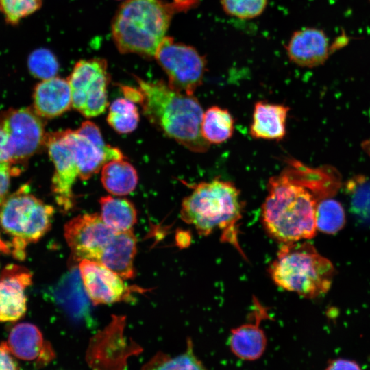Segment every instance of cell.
Listing matches in <instances>:
<instances>
[{"label":"cell","instance_id":"cell-12","mask_svg":"<svg viewBox=\"0 0 370 370\" xmlns=\"http://www.w3.org/2000/svg\"><path fill=\"white\" fill-rule=\"evenodd\" d=\"M347 43L345 36L332 43L321 29L306 27L295 31L285 47L289 60L304 68H314L325 63L337 49Z\"/></svg>","mask_w":370,"mask_h":370},{"label":"cell","instance_id":"cell-31","mask_svg":"<svg viewBox=\"0 0 370 370\" xmlns=\"http://www.w3.org/2000/svg\"><path fill=\"white\" fill-rule=\"evenodd\" d=\"M347 189L350 195L352 208L356 212L366 213L370 210L369 178L358 175L349 181Z\"/></svg>","mask_w":370,"mask_h":370},{"label":"cell","instance_id":"cell-20","mask_svg":"<svg viewBox=\"0 0 370 370\" xmlns=\"http://www.w3.org/2000/svg\"><path fill=\"white\" fill-rule=\"evenodd\" d=\"M289 108L278 103L258 101L254 105L249 132L254 138L280 140L286 135Z\"/></svg>","mask_w":370,"mask_h":370},{"label":"cell","instance_id":"cell-28","mask_svg":"<svg viewBox=\"0 0 370 370\" xmlns=\"http://www.w3.org/2000/svg\"><path fill=\"white\" fill-rule=\"evenodd\" d=\"M27 66L33 76L42 80L56 77L59 70L56 57L45 48L37 49L32 52L27 60Z\"/></svg>","mask_w":370,"mask_h":370},{"label":"cell","instance_id":"cell-26","mask_svg":"<svg viewBox=\"0 0 370 370\" xmlns=\"http://www.w3.org/2000/svg\"><path fill=\"white\" fill-rule=\"evenodd\" d=\"M345 223V210L339 201L328 197L317 202L316 225L319 231L334 234L340 231Z\"/></svg>","mask_w":370,"mask_h":370},{"label":"cell","instance_id":"cell-33","mask_svg":"<svg viewBox=\"0 0 370 370\" xmlns=\"http://www.w3.org/2000/svg\"><path fill=\"white\" fill-rule=\"evenodd\" d=\"M6 342L0 343V370L18 369L17 362L12 357Z\"/></svg>","mask_w":370,"mask_h":370},{"label":"cell","instance_id":"cell-4","mask_svg":"<svg viewBox=\"0 0 370 370\" xmlns=\"http://www.w3.org/2000/svg\"><path fill=\"white\" fill-rule=\"evenodd\" d=\"M176 8L175 3L160 0H127L112 23V38L119 51L154 56Z\"/></svg>","mask_w":370,"mask_h":370},{"label":"cell","instance_id":"cell-11","mask_svg":"<svg viewBox=\"0 0 370 370\" xmlns=\"http://www.w3.org/2000/svg\"><path fill=\"white\" fill-rule=\"evenodd\" d=\"M117 231L109 227L97 213L78 215L68 221L64 236L75 260L97 261Z\"/></svg>","mask_w":370,"mask_h":370},{"label":"cell","instance_id":"cell-38","mask_svg":"<svg viewBox=\"0 0 370 370\" xmlns=\"http://www.w3.org/2000/svg\"><path fill=\"white\" fill-rule=\"evenodd\" d=\"M369 1H370V0H369Z\"/></svg>","mask_w":370,"mask_h":370},{"label":"cell","instance_id":"cell-1","mask_svg":"<svg viewBox=\"0 0 370 370\" xmlns=\"http://www.w3.org/2000/svg\"><path fill=\"white\" fill-rule=\"evenodd\" d=\"M267 189L261 211L267 232L282 243L312 238L317 230L315 195L285 169L269 179Z\"/></svg>","mask_w":370,"mask_h":370},{"label":"cell","instance_id":"cell-5","mask_svg":"<svg viewBox=\"0 0 370 370\" xmlns=\"http://www.w3.org/2000/svg\"><path fill=\"white\" fill-rule=\"evenodd\" d=\"M279 287L308 299L325 294L331 287L335 269L310 243H282L269 267Z\"/></svg>","mask_w":370,"mask_h":370},{"label":"cell","instance_id":"cell-23","mask_svg":"<svg viewBox=\"0 0 370 370\" xmlns=\"http://www.w3.org/2000/svg\"><path fill=\"white\" fill-rule=\"evenodd\" d=\"M234 120L227 109L214 106L203 114L201 132L210 144H221L230 139L234 132Z\"/></svg>","mask_w":370,"mask_h":370},{"label":"cell","instance_id":"cell-8","mask_svg":"<svg viewBox=\"0 0 370 370\" xmlns=\"http://www.w3.org/2000/svg\"><path fill=\"white\" fill-rule=\"evenodd\" d=\"M68 81L72 108L86 118L98 116L106 110L110 82L106 60L92 58L78 61Z\"/></svg>","mask_w":370,"mask_h":370},{"label":"cell","instance_id":"cell-15","mask_svg":"<svg viewBox=\"0 0 370 370\" xmlns=\"http://www.w3.org/2000/svg\"><path fill=\"white\" fill-rule=\"evenodd\" d=\"M254 322H249L232 330L229 345L232 352L243 360H256L264 354L267 337L260 328L261 321L268 316L266 309L254 299Z\"/></svg>","mask_w":370,"mask_h":370},{"label":"cell","instance_id":"cell-6","mask_svg":"<svg viewBox=\"0 0 370 370\" xmlns=\"http://www.w3.org/2000/svg\"><path fill=\"white\" fill-rule=\"evenodd\" d=\"M54 208L31 194L23 186L0 205V225L12 238L14 255L25 256L29 243L37 242L51 228Z\"/></svg>","mask_w":370,"mask_h":370},{"label":"cell","instance_id":"cell-18","mask_svg":"<svg viewBox=\"0 0 370 370\" xmlns=\"http://www.w3.org/2000/svg\"><path fill=\"white\" fill-rule=\"evenodd\" d=\"M65 134L73 149L79 171V177L87 180L97 173L108 161L125 158L117 148L106 151L76 130H66Z\"/></svg>","mask_w":370,"mask_h":370},{"label":"cell","instance_id":"cell-16","mask_svg":"<svg viewBox=\"0 0 370 370\" xmlns=\"http://www.w3.org/2000/svg\"><path fill=\"white\" fill-rule=\"evenodd\" d=\"M7 345L15 357L45 365L55 357L50 343L45 341L40 330L29 323H21L10 331Z\"/></svg>","mask_w":370,"mask_h":370},{"label":"cell","instance_id":"cell-10","mask_svg":"<svg viewBox=\"0 0 370 370\" xmlns=\"http://www.w3.org/2000/svg\"><path fill=\"white\" fill-rule=\"evenodd\" d=\"M45 147L55 167L51 179L52 193L59 207L68 212L75 205L72 189L79 177L73 149L64 130L47 134Z\"/></svg>","mask_w":370,"mask_h":370},{"label":"cell","instance_id":"cell-27","mask_svg":"<svg viewBox=\"0 0 370 370\" xmlns=\"http://www.w3.org/2000/svg\"><path fill=\"white\" fill-rule=\"evenodd\" d=\"M145 369L201 370L206 367L193 352V342L188 338L186 351L176 356L171 357L164 354H157Z\"/></svg>","mask_w":370,"mask_h":370},{"label":"cell","instance_id":"cell-3","mask_svg":"<svg viewBox=\"0 0 370 370\" xmlns=\"http://www.w3.org/2000/svg\"><path fill=\"white\" fill-rule=\"evenodd\" d=\"M192 189L182 202L181 219L193 225L200 235L221 230L222 241L234 245L243 254L237 237L243 211L239 190L232 182L219 178L195 184Z\"/></svg>","mask_w":370,"mask_h":370},{"label":"cell","instance_id":"cell-34","mask_svg":"<svg viewBox=\"0 0 370 370\" xmlns=\"http://www.w3.org/2000/svg\"><path fill=\"white\" fill-rule=\"evenodd\" d=\"M360 367L354 360L338 358L329 362L326 369H360Z\"/></svg>","mask_w":370,"mask_h":370},{"label":"cell","instance_id":"cell-21","mask_svg":"<svg viewBox=\"0 0 370 370\" xmlns=\"http://www.w3.org/2000/svg\"><path fill=\"white\" fill-rule=\"evenodd\" d=\"M124 159L110 160L101 168V180L104 188L116 196L131 193L138 184L136 169Z\"/></svg>","mask_w":370,"mask_h":370},{"label":"cell","instance_id":"cell-29","mask_svg":"<svg viewBox=\"0 0 370 370\" xmlns=\"http://www.w3.org/2000/svg\"><path fill=\"white\" fill-rule=\"evenodd\" d=\"M221 7L228 16L248 20L260 16L265 10L268 0H221Z\"/></svg>","mask_w":370,"mask_h":370},{"label":"cell","instance_id":"cell-13","mask_svg":"<svg viewBox=\"0 0 370 370\" xmlns=\"http://www.w3.org/2000/svg\"><path fill=\"white\" fill-rule=\"evenodd\" d=\"M79 273L83 286L94 305L128 300L138 288L130 287L116 273L98 262L82 260Z\"/></svg>","mask_w":370,"mask_h":370},{"label":"cell","instance_id":"cell-9","mask_svg":"<svg viewBox=\"0 0 370 370\" xmlns=\"http://www.w3.org/2000/svg\"><path fill=\"white\" fill-rule=\"evenodd\" d=\"M154 57L166 73L172 88L194 95L202 84L206 62L195 47L165 36Z\"/></svg>","mask_w":370,"mask_h":370},{"label":"cell","instance_id":"cell-32","mask_svg":"<svg viewBox=\"0 0 370 370\" xmlns=\"http://www.w3.org/2000/svg\"><path fill=\"white\" fill-rule=\"evenodd\" d=\"M20 173L12 165L0 162V205L8 195L11 178Z\"/></svg>","mask_w":370,"mask_h":370},{"label":"cell","instance_id":"cell-24","mask_svg":"<svg viewBox=\"0 0 370 370\" xmlns=\"http://www.w3.org/2000/svg\"><path fill=\"white\" fill-rule=\"evenodd\" d=\"M79 273L73 271L61 280L54 292L57 301L75 317H81L88 310V301L82 290Z\"/></svg>","mask_w":370,"mask_h":370},{"label":"cell","instance_id":"cell-30","mask_svg":"<svg viewBox=\"0 0 370 370\" xmlns=\"http://www.w3.org/2000/svg\"><path fill=\"white\" fill-rule=\"evenodd\" d=\"M42 0H0V11L12 25L40 8Z\"/></svg>","mask_w":370,"mask_h":370},{"label":"cell","instance_id":"cell-22","mask_svg":"<svg viewBox=\"0 0 370 370\" xmlns=\"http://www.w3.org/2000/svg\"><path fill=\"white\" fill-rule=\"evenodd\" d=\"M99 201L100 216L109 227L117 232L132 230L137 221V211L132 201L110 195L101 197Z\"/></svg>","mask_w":370,"mask_h":370},{"label":"cell","instance_id":"cell-35","mask_svg":"<svg viewBox=\"0 0 370 370\" xmlns=\"http://www.w3.org/2000/svg\"><path fill=\"white\" fill-rule=\"evenodd\" d=\"M121 88L125 98L134 103H142L143 101V94L139 88L135 89L130 86H122Z\"/></svg>","mask_w":370,"mask_h":370},{"label":"cell","instance_id":"cell-17","mask_svg":"<svg viewBox=\"0 0 370 370\" xmlns=\"http://www.w3.org/2000/svg\"><path fill=\"white\" fill-rule=\"evenodd\" d=\"M72 107L71 92L68 80L53 77L43 79L35 86L33 108L42 118L57 117Z\"/></svg>","mask_w":370,"mask_h":370},{"label":"cell","instance_id":"cell-2","mask_svg":"<svg viewBox=\"0 0 370 370\" xmlns=\"http://www.w3.org/2000/svg\"><path fill=\"white\" fill-rule=\"evenodd\" d=\"M136 79L143 94V112L149 122L189 151H207L210 144L201 132L204 111L194 95L176 90L163 81Z\"/></svg>","mask_w":370,"mask_h":370},{"label":"cell","instance_id":"cell-14","mask_svg":"<svg viewBox=\"0 0 370 370\" xmlns=\"http://www.w3.org/2000/svg\"><path fill=\"white\" fill-rule=\"evenodd\" d=\"M32 275L24 267L8 264L0 274V322L20 319L27 310L26 288Z\"/></svg>","mask_w":370,"mask_h":370},{"label":"cell","instance_id":"cell-36","mask_svg":"<svg viewBox=\"0 0 370 370\" xmlns=\"http://www.w3.org/2000/svg\"><path fill=\"white\" fill-rule=\"evenodd\" d=\"M362 147L364 151L370 157V138L363 141Z\"/></svg>","mask_w":370,"mask_h":370},{"label":"cell","instance_id":"cell-19","mask_svg":"<svg viewBox=\"0 0 370 370\" xmlns=\"http://www.w3.org/2000/svg\"><path fill=\"white\" fill-rule=\"evenodd\" d=\"M136 238L132 230L116 232L101 251L96 262L116 273L123 280L134 276V260Z\"/></svg>","mask_w":370,"mask_h":370},{"label":"cell","instance_id":"cell-25","mask_svg":"<svg viewBox=\"0 0 370 370\" xmlns=\"http://www.w3.org/2000/svg\"><path fill=\"white\" fill-rule=\"evenodd\" d=\"M139 112L135 103L127 98H118L110 106L107 121L119 134H128L138 126Z\"/></svg>","mask_w":370,"mask_h":370},{"label":"cell","instance_id":"cell-7","mask_svg":"<svg viewBox=\"0 0 370 370\" xmlns=\"http://www.w3.org/2000/svg\"><path fill=\"white\" fill-rule=\"evenodd\" d=\"M0 128L10 150L13 164L21 171V165L45 146V124L33 108L3 111L0 114Z\"/></svg>","mask_w":370,"mask_h":370},{"label":"cell","instance_id":"cell-37","mask_svg":"<svg viewBox=\"0 0 370 370\" xmlns=\"http://www.w3.org/2000/svg\"><path fill=\"white\" fill-rule=\"evenodd\" d=\"M0 251L8 253L10 251V247L6 245L0 237Z\"/></svg>","mask_w":370,"mask_h":370}]
</instances>
